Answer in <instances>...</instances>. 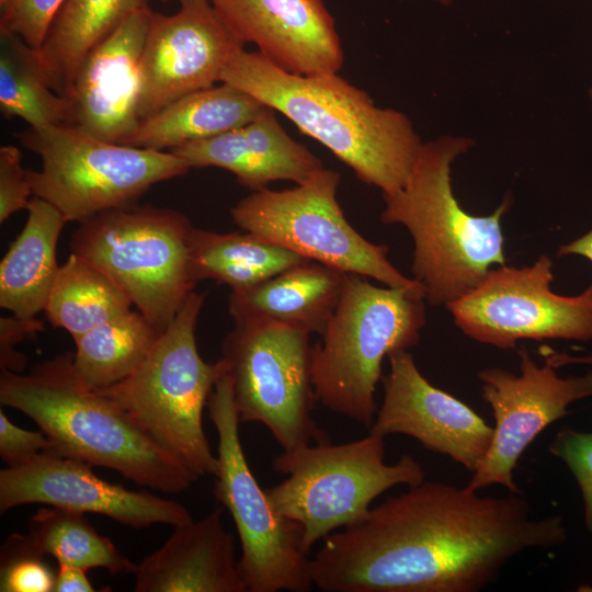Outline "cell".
Returning <instances> with one entry per match:
<instances>
[{
	"instance_id": "cell-1",
	"label": "cell",
	"mask_w": 592,
	"mask_h": 592,
	"mask_svg": "<svg viewBox=\"0 0 592 592\" xmlns=\"http://www.w3.org/2000/svg\"><path fill=\"white\" fill-rule=\"evenodd\" d=\"M566 539L562 517H533L523 493L423 481L328 535L310 574L326 592H476L517 555Z\"/></svg>"
},
{
	"instance_id": "cell-2",
	"label": "cell",
	"mask_w": 592,
	"mask_h": 592,
	"mask_svg": "<svg viewBox=\"0 0 592 592\" xmlns=\"http://www.w3.org/2000/svg\"><path fill=\"white\" fill-rule=\"evenodd\" d=\"M220 82L285 115L383 194L405 185L422 146L403 113L376 106L338 73H291L243 48L228 62Z\"/></svg>"
},
{
	"instance_id": "cell-3",
	"label": "cell",
	"mask_w": 592,
	"mask_h": 592,
	"mask_svg": "<svg viewBox=\"0 0 592 592\" xmlns=\"http://www.w3.org/2000/svg\"><path fill=\"white\" fill-rule=\"evenodd\" d=\"M73 352L1 371L0 402L30 417L62 456L111 468L138 486L180 493L200 477L155 442L110 398L77 376Z\"/></svg>"
},
{
	"instance_id": "cell-4",
	"label": "cell",
	"mask_w": 592,
	"mask_h": 592,
	"mask_svg": "<svg viewBox=\"0 0 592 592\" xmlns=\"http://www.w3.org/2000/svg\"><path fill=\"white\" fill-rule=\"evenodd\" d=\"M473 146L464 137L443 136L422 144L405 185L383 194L385 225L400 224L413 243V278L425 300L447 305L473 289L491 270L504 265L501 218L511 206L506 196L488 216L467 213L451 184V164Z\"/></svg>"
},
{
	"instance_id": "cell-5",
	"label": "cell",
	"mask_w": 592,
	"mask_h": 592,
	"mask_svg": "<svg viewBox=\"0 0 592 592\" xmlns=\"http://www.w3.org/2000/svg\"><path fill=\"white\" fill-rule=\"evenodd\" d=\"M425 301L421 284L379 287L346 273L337 307L311 350L316 399L369 430L378 410L383 360L419 343Z\"/></svg>"
},
{
	"instance_id": "cell-6",
	"label": "cell",
	"mask_w": 592,
	"mask_h": 592,
	"mask_svg": "<svg viewBox=\"0 0 592 592\" xmlns=\"http://www.w3.org/2000/svg\"><path fill=\"white\" fill-rule=\"evenodd\" d=\"M206 293L193 291L143 363L125 379L96 390L198 477L215 476L218 458L203 429V411L220 376L221 357L198 353L196 325Z\"/></svg>"
},
{
	"instance_id": "cell-7",
	"label": "cell",
	"mask_w": 592,
	"mask_h": 592,
	"mask_svg": "<svg viewBox=\"0 0 592 592\" xmlns=\"http://www.w3.org/2000/svg\"><path fill=\"white\" fill-rule=\"evenodd\" d=\"M384 439L369 433L343 444L314 443L273 458V469L287 478L266 494L280 515L300 525L307 554L335 530L360 522L385 491L424 481V469L411 455L385 463Z\"/></svg>"
},
{
	"instance_id": "cell-8",
	"label": "cell",
	"mask_w": 592,
	"mask_h": 592,
	"mask_svg": "<svg viewBox=\"0 0 592 592\" xmlns=\"http://www.w3.org/2000/svg\"><path fill=\"white\" fill-rule=\"evenodd\" d=\"M192 227L178 210L135 204L80 223L70 249L117 285L162 333L196 285L190 271Z\"/></svg>"
},
{
	"instance_id": "cell-9",
	"label": "cell",
	"mask_w": 592,
	"mask_h": 592,
	"mask_svg": "<svg viewBox=\"0 0 592 592\" xmlns=\"http://www.w3.org/2000/svg\"><path fill=\"white\" fill-rule=\"evenodd\" d=\"M42 160L27 170L34 196L61 212L67 223L132 206L156 183L192 169L171 151L101 140L77 126L57 124L15 134Z\"/></svg>"
},
{
	"instance_id": "cell-10",
	"label": "cell",
	"mask_w": 592,
	"mask_h": 592,
	"mask_svg": "<svg viewBox=\"0 0 592 592\" xmlns=\"http://www.w3.org/2000/svg\"><path fill=\"white\" fill-rule=\"evenodd\" d=\"M207 407L218 436L214 494L235 522L241 545L238 569L247 591H308L314 584L301 527L274 510L247 462L228 371Z\"/></svg>"
},
{
	"instance_id": "cell-11",
	"label": "cell",
	"mask_w": 592,
	"mask_h": 592,
	"mask_svg": "<svg viewBox=\"0 0 592 592\" xmlns=\"http://www.w3.org/2000/svg\"><path fill=\"white\" fill-rule=\"evenodd\" d=\"M309 335L284 323L235 320L221 343L240 422L262 423L283 451L330 441L311 417Z\"/></svg>"
},
{
	"instance_id": "cell-12",
	"label": "cell",
	"mask_w": 592,
	"mask_h": 592,
	"mask_svg": "<svg viewBox=\"0 0 592 592\" xmlns=\"http://www.w3.org/2000/svg\"><path fill=\"white\" fill-rule=\"evenodd\" d=\"M339 183V172L322 168L293 189L252 192L230 215L242 230L310 261L390 287L420 285L391 264L386 246L366 240L348 221L337 201Z\"/></svg>"
},
{
	"instance_id": "cell-13",
	"label": "cell",
	"mask_w": 592,
	"mask_h": 592,
	"mask_svg": "<svg viewBox=\"0 0 592 592\" xmlns=\"http://www.w3.org/2000/svg\"><path fill=\"white\" fill-rule=\"evenodd\" d=\"M553 280V261L542 254L531 266L490 270L445 307L466 335L503 350L524 339L592 340V284L562 296L550 289Z\"/></svg>"
},
{
	"instance_id": "cell-14",
	"label": "cell",
	"mask_w": 592,
	"mask_h": 592,
	"mask_svg": "<svg viewBox=\"0 0 592 592\" xmlns=\"http://www.w3.org/2000/svg\"><path fill=\"white\" fill-rule=\"evenodd\" d=\"M517 353L519 376L497 367L477 374L494 426L488 453L467 483L474 490L501 485L522 494L513 470L523 452L549 424L569 413L570 403L592 397V372L562 378L549 364L539 366L524 346Z\"/></svg>"
},
{
	"instance_id": "cell-15",
	"label": "cell",
	"mask_w": 592,
	"mask_h": 592,
	"mask_svg": "<svg viewBox=\"0 0 592 592\" xmlns=\"http://www.w3.org/2000/svg\"><path fill=\"white\" fill-rule=\"evenodd\" d=\"M164 15L151 13L140 65V121L175 100L215 86L244 47L209 0H182Z\"/></svg>"
},
{
	"instance_id": "cell-16",
	"label": "cell",
	"mask_w": 592,
	"mask_h": 592,
	"mask_svg": "<svg viewBox=\"0 0 592 592\" xmlns=\"http://www.w3.org/2000/svg\"><path fill=\"white\" fill-rule=\"evenodd\" d=\"M91 465L44 451L0 470V512L27 503L96 513L133 527L178 526L193 520L181 503L147 491L126 489L98 477Z\"/></svg>"
},
{
	"instance_id": "cell-17",
	"label": "cell",
	"mask_w": 592,
	"mask_h": 592,
	"mask_svg": "<svg viewBox=\"0 0 592 592\" xmlns=\"http://www.w3.org/2000/svg\"><path fill=\"white\" fill-rule=\"evenodd\" d=\"M387 357L383 403L369 433L409 435L425 449L448 456L475 473L491 445L493 428L465 402L433 386L408 350Z\"/></svg>"
},
{
	"instance_id": "cell-18",
	"label": "cell",
	"mask_w": 592,
	"mask_h": 592,
	"mask_svg": "<svg viewBox=\"0 0 592 592\" xmlns=\"http://www.w3.org/2000/svg\"><path fill=\"white\" fill-rule=\"evenodd\" d=\"M151 13L150 7L133 13L87 55L66 96L69 125L113 144H122L136 129Z\"/></svg>"
},
{
	"instance_id": "cell-19",
	"label": "cell",
	"mask_w": 592,
	"mask_h": 592,
	"mask_svg": "<svg viewBox=\"0 0 592 592\" xmlns=\"http://www.w3.org/2000/svg\"><path fill=\"white\" fill-rule=\"evenodd\" d=\"M231 32L283 70L338 73L343 49L322 0H209Z\"/></svg>"
},
{
	"instance_id": "cell-20",
	"label": "cell",
	"mask_w": 592,
	"mask_h": 592,
	"mask_svg": "<svg viewBox=\"0 0 592 592\" xmlns=\"http://www.w3.org/2000/svg\"><path fill=\"white\" fill-rule=\"evenodd\" d=\"M170 151L191 168L225 169L253 192L277 180L304 183L323 168L317 156L284 130L275 110L266 105L241 127Z\"/></svg>"
},
{
	"instance_id": "cell-21",
	"label": "cell",
	"mask_w": 592,
	"mask_h": 592,
	"mask_svg": "<svg viewBox=\"0 0 592 592\" xmlns=\"http://www.w3.org/2000/svg\"><path fill=\"white\" fill-rule=\"evenodd\" d=\"M218 505L198 521L174 526L157 550L136 565V592H248L235 559L234 536Z\"/></svg>"
},
{
	"instance_id": "cell-22",
	"label": "cell",
	"mask_w": 592,
	"mask_h": 592,
	"mask_svg": "<svg viewBox=\"0 0 592 592\" xmlns=\"http://www.w3.org/2000/svg\"><path fill=\"white\" fill-rule=\"evenodd\" d=\"M345 274L307 260L251 287L231 291L235 320L278 322L322 334L340 299Z\"/></svg>"
},
{
	"instance_id": "cell-23",
	"label": "cell",
	"mask_w": 592,
	"mask_h": 592,
	"mask_svg": "<svg viewBox=\"0 0 592 592\" xmlns=\"http://www.w3.org/2000/svg\"><path fill=\"white\" fill-rule=\"evenodd\" d=\"M264 106L247 92L220 82L186 94L141 119L121 145L170 151L241 127Z\"/></svg>"
},
{
	"instance_id": "cell-24",
	"label": "cell",
	"mask_w": 592,
	"mask_h": 592,
	"mask_svg": "<svg viewBox=\"0 0 592 592\" xmlns=\"http://www.w3.org/2000/svg\"><path fill=\"white\" fill-rule=\"evenodd\" d=\"M19 237L0 262V307L33 319L45 310L59 266L56 251L67 223L59 209L34 196Z\"/></svg>"
},
{
	"instance_id": "cell-25",
	"label": "cell",
	"mask_w": 592,
	"mask_h": 592,
	"mask_svg": "<svg viewBox=\"0 0 592 592\" xmlns=\"http://www.w3.org/2000/svg\"><path fill=\"white\" fill-rule=\"evenodd\" d=\"M151 0H65L34 50L46 83L66 98L87 55Z\"/></svg>"
},
{
	"instance_id": "cell-26",
	"label": "cell",
	"mask_w": 592,
	"mask_h": 592,
	"mask_svg": "<svg viewBox=\"0 0 592 592\" xmlns=\"http://www.w3.org/2000/svg\"><path fill=\"white\" fill-rule=\"evenodd\" d=\"M190 271L195 283L214 280L239 291L259 284L308 259L251 232H214L192 227Z\"/></svg>"
},
{
	"instance_id": "cell-27",
	"label": "cell",
	"mask_w": 592,
	"mask_h": 592,
	"mask_svg": "<svg viewBox=\"0 0 592 592\" xmlns=\"http://www.w3.org/2000/svg\"><path fill=\"white\" fill-rule=\"evenodd\" d=\"M160 334L139 310L130 309L75 340V372L93 390L113 386L143 363Z\"/></svg>"
},
{
	"instance_id": "cell-28",
	"label": "cell",
	"mask_w": 592,
	"mask_h": 592,
	"mask_svg": "<svg viewBox=\"0 0 592 592\" xmlns=\"http://www.w3.org/2000/svg\"><path fill=\"white\" fill-rule=\"evenodd\" d=\"M126 294L93 265L70 253L59 266L44 312L75 340L132 309Z\"/></svg>"
},
{
	"instance_id": "cell-29",
	"label": "cell",
	"mask_w": 592,
	"mask_h": 592,
	"mask_svg": "<svg viewBox=\"0 0 592 592\" xmlns=\"http://www.w3.org/2000/svg\"><path fill=\"white\" fill-rule=\"evenodd\" d=\"M26 535L38 554L53 556L57 563L86 571L103 568L111 573H134L136 568L81 512L49 505L42 508L31 517Z\"/></svg>"
},
{
	"instance_id": "cell-30",
	"label": "cell",
	"mask_w": 592,
	"mask_h": 592,
	"mask_svg": "<svg viewBox=\"0 0 592 592\" xmlns=\"http://www.w3.org/2000/svg\"><path fill=\"white\" fill-rule=\"evenodd\" d=\"M0 111L32 128L70 123V103L44 80L34 50L14 35L0 34Z\"/></svg>"
},
{
	"instance_id": "cell-31",
	"label": "cell",
	"mask_w": 592,
	"mask_h": 592,
	"mask_svg": "<svg viewBox=\"0 0 592 592\" xmlns=\"http://www.w3.org/2000/svg\"><path fill=\"white\" fill-rule=\"evenodd\" d=\"M26 534L13 533L1 547V592H52L54 572L43 560Z\"/></svg>"
},
{
	"instance_id": "cell-32",
	"label": "cell",
	"mask_w": 592,
	"mask_h": 592,
	"mask_svg": "<svg viewBox=\"0 0 592 592\" xmlns=\"http://www.w3.org/2000/svg\"><path fill=\"white\" fill-rule=\"evenodd\" d=\"M64 1L0 0V34L14 35L38 49Z\"/></svg>"
},
{
	"instance_id": "cell-33",
	"label": "cell",
	"mask_w": 592,
	"mask_h": 592,
	"mask_svg": "<svg viewBox=\"0 0 592 592\" xmlns=\"http://www.w3.org/2000/svg\"><path fill=\"white\" fill-rule=\"evenodd\" d=\"M549 452L574 476L583 498L585 526L592 533V433L562 429L549 445Z\"/></svg>"
},
{
	"instance_id": "cell-34",
	"label": "cell",
	"mask_w": 592,
	"mask_h": 592,
	"mask_svg": "<svg viewBox=\"0 0 592 592\" xmlns=\"http://www.w3.org/2000/svg\"><path fill=\"white\" fill-rule=\"evenodd\" d=\"M22 155L18 147H0V223L14 213L26 209L33 192L22 167Z\"/></svg>"
},
{
	"instance_id": "cell-35",
	"label": "cell",
	"mask_w": 592,
	"mask_h": 592,
	"mask_svg": "<svg viewBox=\"0 0 592 592\" xmlns=\"http://www.w3.org/2000/svg\"><path fill=\"white\" fill-rule=\"evenodd\" d=\"M53 443L42 431H29L14 424L0 410V456L7 467H14L52 449Z\"/></svg>"
},
{
	"instance_id": "cell-36",
	"label": "cell",
	"mask_w": 592,
	"mask_h": 592,
	"mask_svg": "<svg viewBox=\"0 0 592 592\" xmlns=\"http://www.w3.org/2000/svg\"><path fill=\"white\" fill-rule=\"evenodd\" d=\"M44 330V325L36 318L24 319L18 316L0 318V368L20 373L26 366V357L15 350L29 334Z\"/></svg>"
},
{
	"instance_id": "cell-37",
	"label": "cell",
	"mask_w": 592,
	"mask_h": 592,
	"mask_svg": "<svg viewBox=\"0 0 592 592\" xmlns=\"http://www.w3.org/2000/svg\"><path fill=\"white\" fill-rule=\"evenodd\" d=\"M87 571L66 563H58L53 592H93L94 587Z\"/></svg>"
},
{
	"instance_id": "cell-38",
	"label": "cell",
	"mask_w": 592,
	"mask_h": 592,
	"mask_svg": "<svg viewBox=\"0 0 592 592\" xmlns=\"http://www.w3.org/2000/svg\"><path fill=\"white\" fill-rule=\"evenodd\" d=\"M540 354L544 356L545 363L549 364L554 368H558L569 364H588L592 365V356H572L566 353H558L550 348L540 346Z\"/></svg>"
},
{
	"instance_id": "cell-39",
	"label": "cell",
	"mask_w": 592,
	"mask_h": 592,
	"mask_svg": "<svg viewBox=\"0 0 592 592\" xmlns=\"http://www.w3.org/2000/svg\"><path fill=\"white\" fill-rule=\"evenodd\" d=\"M578 254L592 262V229L582 237L559 247L557 255Z\"/></svg>"
},
{
	"instance_id": "cell-40",
	"label": "cell",
	"mask_w": 592,
	"mask_h": 592,
	"mask_svg": "<svg viewBox=\"0 0 592 592\" xmlns=\"http://www.w3.org/2000/svg\"><path fill=\"white\" fill-rule=\"evenodd\" d=\"M578 591H581V592H592V588L591 587H588V585H581L578 588Z\"/></svg>"
},
{
	"instance_id": "cell-41",
	"label": "cell",
	"mask_w": 592,
	"mask_h": 592,
	"mask_svg": "<svg viewBox=\"0 0 592 592\" xmlns=\"http://www.w3.org/2000/svg\"><path fill=\"white\" fill-rule=\"evenodd\" d=\"M442 4H449L452 0H439Z\"/></svg>"
},
{
	"instance_id": "cell-42",
	"label": "cell",
	"mask_w": 592,
	"mask_h": 592,
	"mask_svg": "<svg viewBox=\"0 0 592 592\" xmlns=\"http://www.w3.org/2000/svg\"><path fill=\"white\" fill-rule=\"evenodd\" d=\"M590 96H591V99H592V89L590 90Z\"/></svg>"
},
{
	"instance_id": "cell-43",
	"label": "cell",
	"mask_w": 592,
	"mask_h": 592,
	"mask_svg": "<svg viewBox=\"0 0 592 592\" xmlns=\"http://www.w3.org/2000/svg\"><path fill=\"white\" fill-rule=\"evenodd\" d=\"M161 1H170V0H161ZM177 1H182V0H177Z\"/></svg>"
}]
</instances>
